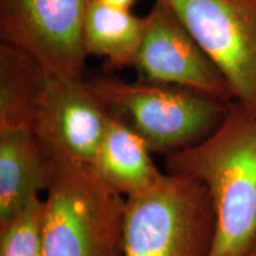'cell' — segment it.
Masks as SVG:
<instances>
[{
  "mask_svg": "<svg viewBox=\"0 0 256 256\" xmlns=\"http://www.w3.org/2000/svg\"><path fill=\"white\" fill-rule=\"evenodd\" d=\"M165 172L202 182L216 216L211 256H244L256 243V113L234 101L214 133L168 153Z\"/></svg>",
  "mask_w": 256,
  "mask_h": 256,
  "instance_id": "6da1fadb",
  "label": "cell"
},
{
  "mask_svg": "<svg viewBox=\"0 0 256 256\" xmlns=\"http://www.w3.org/2000/svg\"><path fill=\"white\" fill-rule=\"evenodd\" d=\"M126 204L90 164L52 162L43 198L44 256H122Z\"/></svg>",
  "mask_w": 256,
  "mask_h": 256,
  "instance_id": "7a4b0ae2",
  "label": "cell"
},
{
  "mask_svg": "<svg viewBox=\"0 0 256 256\" xmlns=\"http://www.w3.org/2000/svg\"><path fill=\"white\" fill-rule=\"evenodd\" d=\"M215 234L206 185L165 172L150 190L127 198L122 256H211Z\"/></svg>",
  "mask_w": 256,
  "mask_h": 256,
  "instance_id": "3957f363",
  "label": "cell"
},
{
  "mask_svg": "<svg viewBox=\"0 0 256 256\" xmlns=\"http://www.w3.org/2000/svg\"><path fill=\"white\" fill-rule=\"evenodd\" d=\"M88 84L153 153L168 154L202 142L220 127L230 108L188 89L146 81L95 78Z\"/></svg>",
  "mask_w": 256,
  "mask_h": 256,
  "instance_id": "277c9868",
  "label": "cell"
},
{
  "mask_svg": "<svg viewBox=\"0 0 256 256\" xmlns=\"http://www.w3.org/2000/svg\"><path fill=\"white\" fill-rule=\"evenodd\" d=\"M174 11L228 83L256 113V0H159Z\"/></svg>",
  "mask_w": 256,
  "mask_h": 256,
  "instance_id": "5b68a950",
  "label": "cell"
},
{
  "mask_svg": "<svg viewBox=\"0 0 256 256\" xmlns=\"http://www.w3.org/2000/svg\"><path fill=\"white\" fill-rule=\"evenodd\" d=\"M89 0H0L2 43L34 57L51 75L82 78Z\"/></svg>",
  "mask_w": 256,
  "mask_h": 256,
  "instance_id": "8992f818",
  "label": "cell"
},
{
  "mask_svg": "<svg viewBox=\"0 0 256 256\" xmlns=\"http://www.w3.org/2000/svg\"><path fill=\"white\" fill-rule=\"evenodd\" d=\"M110 112L82 78L46 72L28 128L52 162L92 164Z\"/></svg>",
  "mask_w": 256,
  "mask_h": 256,
  "instance_id": "52a82bcc",
  "label": "cell"
},
{
  "mask_svg": "<svg viewBox=\"0 0 256 256\" xmlns=\"http://www.w3.org/2000/svg\"><path fill=\"white\" fill-rule=\"evenodd\" d=\"M145 18V34L134 62L142 81L232 104V92L222 74L168 6L156 0Z\"/></svg>",
  "mask_w": 256,
  "mask_h": 256,
  "instance_id": "ba28073f",
  "label": "cell"
},
{
  "mask_svg": "<svg viewBox=\"0 0 256 256\" xmlns=\"http://www.w3.org/2000/svg\"><path fill=\"white\" fill-rule=\"evenodd\" d=\"M51 165L30 128H0V224L46 194Z\"/></svg>",
  "mask_w": 256,
  "mask_h": 256,
  "instance_id": "9c48e42d",
  "label": "cell"
},
{
  "mask_svg": "<svg viewBox=\"0 0 256 256\" xmlns=\"http://www.w3.org/2000/svg\"><path fill=\"white\" fill-rule=\"evenodd\" d=\"M152 153L132 127L110 113L92 166L112 188L130 198L150 190L164 177Z\"/></svg>",
  "mask_w": 256,
  "mask_h": 256,
  "instance_id": "30bf717a",
  "label": "cell"
},
{
  "mask_svg": "<svg viewBox=\"0 0 256 256\" xmlns=\"http://www.w3.org/2000/svg\"><path fill=\"white\" fill-rule=\"evenodd\" d=\"M146 18L130 10L89 0L83 23V46L88 57L104 58L112 68L134 66L145 34Z\"/></svg>",
  "mask_w": 256,
  "mask_h": 256,
  "instance_id": "8fae6325",
  "label": "cell"
},
{
  "mask_svg": "<svg viewBox=\"0 0 256 256\" xmlns=\"http://www.w3.org/2000/svg\"><path fill=\"white\" fill-rule=\"evenodd\" d=\"M46 72L28 54L2 43L0 128L28 127L32 102Z\"/></svg>",
  "mask_w": 256,
  "mask_h": 256,
  "instance_id": "7c38bea8",
  "label": "cell"
},
{
  "mask_svg": "<svg viewBox=\"0 0 256 256\" xmlns=\"http://www.w3.org/2000/svg\"><path fill=\"white\" fill-rule=\"evenodd\" d=\"M43 198H34L18 215L0 224V256H44Z\"/></svg>",
  "mask_w": 256,
  "mask_h": 256,
  "instance_id": "4fadbf2b",
  "label": "cell"
},
{
  "mask_svg": "<svg viewBox=\"0 0 256 256\" xmlns=\"http://www.w3.org/2000/svg\"><path fill=\"white\" fill-rule=\"evenodd\" d=\"M101 2H104L108 5L114 6V8L130 10L133 8V5L136 4V0H101Z\"/></svg>",
  "mask_w": 256,
  "mask_h": 256,
  "instance_id": "5bb4252c",
  "label": "cell"
},
{
  "mask_svg": "<svg viewBox=\"0 0 256 256\" xmlns=\"http://www.w3.org/2000/svg\"><path fill=\"white\" fill-rule=\"evenodd\" d=\"M244 256H256V243H255L254 247L250 249V252H248Z\"/></svg>",
  "mask_w": 256,
  "mask_h": 256,
  "instance_id": "9a60e30c",
  "label": "cell"
}]
</instances>
